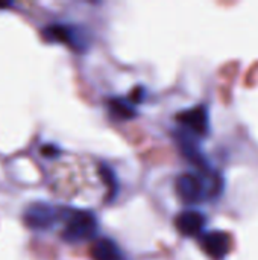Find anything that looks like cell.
<instances>
[{
  "mask_svg": "<svg viewBox=\"0 0 258 260\" xmlns=\"http://www.w3.org/2000/svg\"><path fill=\"white\" fill-rule=\"evenodd\" d=\"M62 239L67 242H84L90 241L97 235L99 222L94 213L88 210L62 209Z\"/></svg>",
  "mask_w": 258,
  "mask_h": 260,
  "instance_id": "6da1fadb",
  "label": "cell"
},
{
  "mask_svg": "<svg viewBox=\"0 0 258 260\" xmlns=\"http://www.w3.org/2000/svg\"><path fill=\"white\" fill-rule=\"evenodd\" d=\"M43 37L50 43H62L75 52H85L90 47L88 29L70 23H52L43 29Z\"/></svg>",
  "mask_w": 258,
  "mask_h": 260,
  "instance_id": "7a4b0ae2",
  "label": "cell"
},
{
  "mask_svg": "<svg viewBox=\"0 0 258 260\" xmlns=\"http://www.w3.org/2000/svg\"><path fill=\"white\" fill-rule=\"evenodd\" d=\"M61 219H62V209L43 201L29 204L23 213L24 225L30 230H38V232L52 229Z\"/></svg>",
  "mask_w": 258,
  "mask_h": 260,
  "instance_id": "3957f363",
  "label": "cell"
},
{
  "mask_svg": "<svg viewBox=\"0 0 258 260\" xmlns=\"http://www.w3.org/2000/svg\"><path fill=\"white\" fill-rule=\"evenodd\" d=\"M176 192L186 204H198L205 197L204 180L192 172L182 174L176 178Z\"/></svg>",
  "mask_w": 258,
  "mask_h": 260,
  "instance_id": "277c9868",
  "label": "cell"
},
{
  "mask_svg": "<svg viewBox=\"0 0 258 260\" xmlns=\"http://www.w3.org/2000/svg\"><path fill=\"white\" fill-rule=\"evenodd\" d=\"M201 247L213 260H224L233 248V239L227 232H207L201 238Z\"/></svg>",
  "mask_w": 258,
  "mask_h": 260,
  "instance_id": "5b68a950",
  "label": "cell"
},
{
  "mask_svg": "<svg viewBox=\"0 0 258 260\" xmlns=\"http://www.w3.org/2000/svg\"><path fill=\"white\" fill-rule=\"evenodd\" d=\"M178 122L186 126L190 134L195 136H207L210 131V114L205 105L192 107L176 116Z\"/></svg>",
  "mask_w": 258,
  "mask_h": 260,
  "instance_id": "8992f818",
  "label": "cell"
},
{
  "mask_svg": "<svg viewBox=\"0 0 258 260\" xmlns=\"http://www.w3.org/2000/svg\"><path fill=\"white\" fill-rule=\"evenodd\" d=\"M205 215L199 210L195 209H189L181 212L176 218H175V227L176 230L187 238H193L202 233L204 227H205Z\"/></svg>",
  "mask_w": 258,
  "mask_h": 260,
  "instance_id": "52a82bcc",
  "label": "cell"
},
{
  "mask_svg": "<svg viewBox=\"0 0 258 260\" xmlns=\"http://www.w3.org/2000/svg\"><path fill=\"white\" fill-rule=\"evenodd\" d=\"M93 260H122V251L119 245L109 238H99L90 248Z\"/></svg>",
  "mask_w": 258,
  "mask_h": 260,
  "instance_id": "ba28073f",
  "label": "cell"
},
{
  "mask_svg": "<svg viewBox=\"0 0 258 260\" xmlns=\"http://www.w3.org/2000/svg\"><path fill=\"white\" fill-rule=\"evenodd\" d=\"M109 110L111 113L119 119H132L137 113L134 110V105L131 101H126L123 98H113L109 101Z\"/></svg>",
  "mask_w": 258,
  "mask_h": 260,
  "instance_id": "9c48e42d",
  "label": "cell"
},
{
  "mask_svg": "<svg viewBox=\"0 0 258 260\" xmlns=\"http://www.w3.org/2000/svg\"><path fill=\"white\" fill-rule=\"evenodd\" d=\"M100 177H102L103 183H105L106 187H108V195H109L111 198H114L116 193H117V189H119L117 177H116L114 171H113L109 166H106V165H100Z\"/></svg>",
  "mask_w": 258,
  "mask_h": 260,
  "instance_id": "30bf717a",
  "label": "cell"
},
{
  "mask_svg": "<svg viewBox=\"0 0 258 260\" xmlns=\"http://www.w3.org/2000/svg\"><path fill=\"white\" fill-rule=\"evenodd\" d=\"M41 152L47 157H53V155H58L59 154V149L55 146V145H44L41 148Z\"/></svg>",
  "mask_w": 258,
  "mask_h": 260,
  "instance_id": "8fae6325",
  "label": "cell"
},
{
  "mask_svg": "<svg viewBox=\"0 0 258 260\" xmlns=\"http://www.w3.org/2000/svg\"><path fill=\"white\" fill-rule=\"evenodd\" d=\"M143 93H144V90L141 88V87H137L134 91H132V98H131V102H140L141 99H143Z\"/></svg>",
  "mask_w": 258,
  "mask_h": 260,
  "instance_id": "7c38bea8",
  "label": "cell"
},
{
  "mask_svg": "<svg viewBox=\"0 0 258 260\" xmlns=\"http://www.w3.org/2000/svg\"><path fill=\"white\" fill-rule=\"evenodd\" d=\"M9 6V3H0V8H8Z\"/></svg>",
  "mask_w": 258,
  "mask_h": 260,
  "instance_id": "4fadbf2b",
  "label": "cell"
}]
</instances>
